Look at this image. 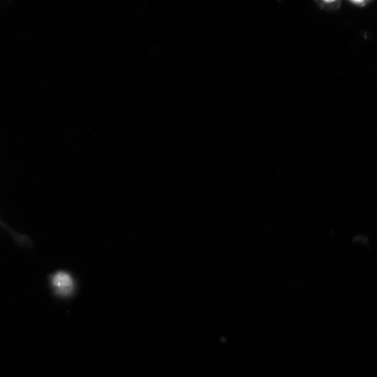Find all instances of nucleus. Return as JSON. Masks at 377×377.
I'll use <instances>...</instances> for the list:
<instances>
[{
  "instance_id": "nucleus-1",
  "label": "nucleus",
  "mask_w": 377,
  "mask_h": 377,
  "mask_svg": "<svg viewBox=\"0 0 377 377\" xmlns=\"http://www.w3.org/2000/svg\"><path fill=\"white\" fill-rule=\"evenodd\" d=\"M52 284L55 293L60 296H68L74 290V282L68 273L59 272L52 278Z\"/></svg>"
},
{
  "instance_id": "nucleus-2",
  "label": "nucleus",
  "mask_w": 377,
  "mask_h": 377,
  "mask_svg": "<svg viewBox=\"0 0 377 377\" xmlns=\"http://www.w3.org/2000/svg\"><path fill=\"white\" fill-rule=\"evenodd\" d=\"M316 3L322 10L327 11H337L341 5V1L338 0H323L316 1Z\"/></svg>"
},
{
  "instance_id": "nucleus-3",
  "label": "nucleus",
  "mask_w": 377,
  "mask_h": 377,
  "mask_svg": "<svg viewBox=\"0 0 377 377\" xmlns=\"http://www.w3.org/2000/svg\"><path fill=\"white\" fill-rule=\"evenodd\" d=\"M349 2L353 5L360 6V7H364L366 5H367L370 1H366V0H351L349 1Z\"/></svg>"
}]
</instances>
